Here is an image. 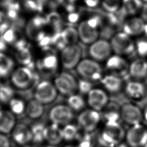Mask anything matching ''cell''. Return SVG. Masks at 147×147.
<instances>
[{"label": "cell", "instance_id": "1", "mask_svg": "<svg viewBox=\"0 0 147 147\" xmlns=\"http://www.w3.org/2000/svg\"><path fill=\"white\" fill-rule=\"evenodd\" d=\"M11 86L21 91L29 90L39 82L37 75L33 68L26 66H20L14 68L9 76Z\"/></svg>", "mask_w": 147, "mask_h": 147}, {"label": "cell", "instance_id": "2", "mask_svg": "<svg viewBox=\"0 0 147 147\" xmlns=\"http://www.w3.org/2000/svg\"><path fill=\"white\" fill-rule=\"evenodd\" d=\"M102 23V19L98 16H92L80 21L77 28L79 40L89 45L97 40Z\"/></svg>", "mask_w": 147, "mask_h": 147}, {"label": "cell", "instance_id": "3", "mask_svg": "<svg viewBox=\"0 0 147 147\" xmlns=\"http://www.w3.org/2000/svg\"><path fill=\"white\" fill-rule=\"evenodd\" d=\"M126 131L119 121L106 122L100 134V141L107 147H116L125 140Z\"/></svg>", "mask_w": 147, "mask_h": 147}, {"label": "cell", "instance_id": "4", "mask_svg": "<svg viewBox=\"0 0 147 147\" xmlns=\"http://www.w3.org/2000/svg\"><path fill=\"white\" fill-rule=\"evenodd\" d=\"M75 69L81 79L91 82H99L104 75L100 63L90 57L82 59Z\"/></svg>", "mask_w": 147, "mask_h": 147}, {"label": "cell", "instance_id": "5", "mask_svg": "<svg viewBox=\"0 0 147 147\" xmlns=\"http://www.w3.org/2000/svg\"><path fill=\"white\" fill-rule=\"evenodd\" d=\"M113 52L123 57L132 55L136 52V42L123 31L115 33L110 41Z\"/></svg>", "mask_w": 147, "mask_h": 147}, {"label": "cell", "instance_id": "6", "mask_svg": "<svg viewBox=\"0 0 147 147\" xmlns=\"http://www.w3.org/2000/svg\"><path fill=\"white\" fill-rule=\"evenodd\" d=\"M58 92L53 83L47 79L39 81L33 92V98L44 105L53 103L57 98Z\"/></svg>", "mask_w": 147, "mask_h": 147}, {"label": "cell", "instance_id": "7", "mask_svg": "<svg viewBox=\"0 0 147 147\" xmlns=\"http://www.w3.org/2000/svg\"><path fill=\"white\" fill-rule=\"evenodd\" d=\"M53 83L58 93L67 97L78 92V80L68 71L57 74Z\"/></svg>", "mask_w": 147, "mask_h": 147}, {"label": "cell", "instance_id": "8", "mask_svg": "<svg viewBox=\"0 0 147 147\" xmlns=\"http://www.w3.org/2000/svg\"><path fill=\"white\" fill-rule=\"evenodd\" d=\"M82 49L77 43L68 45L61 50L60 64L66 71L76 68L82 59Z\"/></svg>", "mask_w": 147, "mask_h": 147}, {"label": "cell", "instance_id": "9", "mask_svg": "<svg viewBox=\"0 0 147 147\" xmlns=\"http://www.w3.org/2000/svg\"><path fill=\"white\" fill-rule=\"evenodd\" d=\"M48 118L51 123L64 126L72 122L74 119V111L65 103H57L48 111Z\"/></svg>", "mask_w": 147, "mask_h": 147}, {"label": "cell", "instance_id": "10", "mask_svg": "<svg viewBox=\"0 0 147 147\" xmlns=\"http://www.w3.org/2000/svg\"><path fill=\"white\" fill-rule=\"evenodd\" d=\"M102 118L100 112L90 108L79 112L76 117L78 127L87 133L94 131L100 124Z\"/></svg>", "mask_w": 147, "mask_h": 147}, {"label": "cell", "instance_id": "11", "mask_svg": "<svg viewBox=\"0 0 147 147\" xmlns=\"http://www.w3.org/2000/svg\"><path fill=\"white\" fill-rule=\"evenodd\" d=\"M125 140L129 147H146L147 127L142 123L130 126L126 131Z\"/></svg>", "mask_w": 147, "mask_h": 147}, {"label": "cell", "instance_id": "12", "mask_svg": "<svg viewBox=\"0 0 147 147\" xmlns=\"http://www.w3.org/2000/svg\"><path fill=\"white\" fill-rule=\"evenodd\" d=\"M120 119L130 126L142 123L144 121L142 110L133 102L123 103L119 107Z\"/></svg>", "mask_w": 147, "mask_h": 147}, {"label": "cell", "instance_id": "13", "mask_svg": "<svg viewBox=\"0 0 147 147\" xmlns=\"http://www.w3.org/2000/svg\"><path fill=\"white\" fill-rule=\"evenodd\" d=\"M86 103L89 108L101 113L109 103L108 93L102 88L94 87L87 95Z\"/></svg>", "mask_w": 147, "mask_h": 147}, {"label": "cell", "instance_id": "14", "mask_svg": "<svg viewBox=\"0 0 147 147\" xmlns=\"http://www.w3.org/2000/svg\"><path fill=\"white\" fill-rule=\"evenodd\" d=\"M113 53L110 41L98 39L90 45L88 54L91 59L98 62L105 61Z\"/></svg>", "mask_w": 147, "mask_h": 147}, {"label": "cell", "instance_id": "15", "mask_svg": "<svg viewBox=\"0 0 147 147\" xmlns=\"http://www.w3.org/2000/svg\"><path fill=\"white\" fill-rule=\"evenodd\" d=\"M123 90L126 95L134 101L144 99L147 94V86L142 80L131 79L126 82Z\"/></svg>", "mask_w": 147, "mask_h": 147}, {"label": "cell", "instance_id": "16", "mask_svg": "<svg viewBox=\"0 0 147 147\" xmlns=\"http://www.w3.org/2000/svg\"><path fill=\"white\" fill-rule=\"evenodd\" d=\"M129 63L125 57L111 55L106 61L105 67L109 73L117 75L122 77L123 75H128Z\"/></svg>", "mask_w": 147, "mask_h": 147}, {"label": "cell", "instance_id": "17", "mask_svg": "<svg viewBox=\"0 0 147 147\" xmlns=\"http://www.w3.org/2000/svg\"><path fill=\"white\" fill-rule=\"evenodd\" d=\"M146 22L141 17H128L122 24V31L131 37H137L145 33Z\"/></svg>", "mask_w": 147, "mask_h": 147}, {"label": "cell", "instance_id": "18", "mask_svg": "<svg viewBox=\"0 0 147 147\" xmlns=\"http://www.w3.org/2000/svg\"><path fill=\"white\" fill-rule=\"evenodd\" d=\"M10 134L13 141L18 146L22 147L32 142L30 126L25 123H17Z\"/></svg>", "mask_w": 147, "mask_h": 147}, {"label": "cell", "instance_id": "19", "mask_svg": "<svg viewBox=\"0 0 147 147\" xmlns=\"http://www.w3.org/2000/svg\"><path fill=\"white\" fill-rule=\"evenodd\" d=\"M59 64L60 60L57 55L53 52H48L37 61L36 66L42 74L51 75L57 71Z\"/></svg>", "mask_w": 147, "mask_h": 147}, {"label": "cell", "instance_id": "20", "mask_svg": "<svg viewBox=\"0 0 147 147\" xmlns=\"http://www.w3.org/2000/svg\"><path fill=\"white\" fill-rule=\"evenodd\" d=\"M104 89L108 94H117L124 87V82L122 77L112 74H104L99 81Z\"/></svg>", "mask_w": 147, "mask_h": 147}, {"label": "cell", "instance_id": "21", "mask_svg": "<svg viewBox=\"0 0 147 147\" xmlns=\"http://www.w3.org/2000/svg\"><path fill=\"white\" fill-rule=\"evenodd\" d=\"M128 75L133 79L144 80L147 78V59L137 57L129 63Z\"/></svg>", "mask_w": 147, "mask_h": 147}, {"label": "cell", "instance_id": "22", "mask_svg": "<svg viewBox=\"0 0 147 147\" xmlns=\"http://www.w3.org/2000/svg\"><path fill=\"white\" fill-rule=\"evenodd\" d=\"M63 140L62 127L56 124L51 123L46 125L45 130V141L48 145L57 146Z\"/></svg>", "mask_w": 147, "mask_h": 147}, {"label": "cell", "instance_id": "23", "mask_svg": "<svg viewBox=\"0 0 147 147\" xmlns=\"http://www.w3.org/2000/svg\"><path fill=\"white\" fill-rule=\"evenodd\" d=\"M16 116L9 110L0 111V133L10 134L16 125Z\"/></svg>", "mask_w": 147, "mask_h": 147}, {"label": "cell", "instance_id": "24", "mask_svg": "<svg viewBox=\"0 0 147 147\" xmlns=\"http://www.w3.org/2000/svg\"><path fill=\"white\" fill-rule=\"evenodd\" d=\"M44 106L33 98L26 102L25 114L29 119L37 120L44 114L45 111Z\"/></svg>", "mask_w": 147, "mask_h": 147}, {"label": "cell", "instance_id": "25", "mask_svg": "<svg viewBox=\"0 0 147 147\" xmlns=\"http://www.w3.org/2000/svg\"><path fill=\"white\" fill-rule=\"evenodd\" d=\"M142 6V0H122L121 10L122 13L128 17L137 16Z\"/></svg>", "mask_w": 147, "mask_h": 147}, {"label": "cell", "instance_id": "26", "mask_svg": "<svg viewBox=\"0 0 147 147\" xmlns=\"http://www.w3.org/2000/svg\"><path fill=\"white\" fill-rule=\"evenodd\" d=\"M14 67V60L3 52H0V79L10 76Z\"/></svg>", "mask_w": 147, "mask_h": 147}, {"label": "cell", "instance_id": "27", "mask_svg": "<svg viewBox=\"0 0 147 147\" xmlns=\"http://www.w3.org/2000/svg\"><path fill=\"white\" fill-rule=\"evenodd\" d=\"M66 104L75 112L82 111L85 109V106L87 105L86 99L83 95L78 92H76L67 97Z\"/></svg>", "mask_w": 147, "mask_h": 147}, {"label": "cell", "instance_id": "28", "mask_svg": "<svg viewBox=\"0 0 147 147\" xmlns=\"http://www.w3.org/2000/svg\"><path fill=\"white\" fill-rule=\"evenodd\" d=\"M60 38L66 46L77 44L79 40L77 29L72 26H68L62 29Z\"/></svg>", "mask_w": 147, "mask_h": 147}, {"label": "cell", "instance_id": "29", "mask_svg": "<svg viewBox=\"0 0 147 147\" xmlns=\"http://www.w3.org/2000/svg\"><path fill=\"white\" fill-rule=\"evenodd\" d=\"M46 125L41 122H35L30 126L32 134V142L41 144L45 141V130Z\"/></svg>", "mask_w": 147, "mask_h": 147}, {"label": "cell", "instance_id": "30", "mask_svg": "<svg viewBox=\"0 0 147 147\" xmlns=\"http://www.w3.org/2000/svg\"><path fill=\"white\" fill-rule=\"evenodd\" d=\"M15 57L16 60L22 66H26L33 68L31 64L32 62V55L29 48L26 46L21 49L16 50Z\"/></svg>", "mask_w": 147, "mask_h": 147}, {"label": "cell", "instance_id": "31", "mask_svg": "<svg viewBox=\"0 0 147 147\" xmlns=\"http://www.w3.org/2000/svg\"><path fill=\"white\" fill-rule=\"evenodd\" d=\"M26 102L23 99L14 96L7 104L9 110L16 117L25 114Z\"/></svg>", "mask_w": 147, "mask_h": 147}, {"label": "cell", "instance_id": "32", "mask_svg": "<svg viewBox=\"0 0 147 147\" xmlns=\"http://www.w3.org/2000/svg\"><path fill=\"white\" fill-rule=\"evenodd\" d=\"M14 95V88L11 84L0 83V104L7 105Z\"/></svg>", "mask_w": 147, "mask_h": 147}, {"label": "cell", "instance_id": "33", "mask_svg": "<svg viewBox=\"0 0 147 147\" xmlns=\"http://www.w3.org/2000/svg\"><path fill=\"white\" fill-rule=\"evenodd\" d=\"M79 127L72 123L62 127L63 140L72 141L75 140L79 134Z\"/></svg>", "mask_w": 147, "mask_h": 147}, {"label": "cell", "instance_id": "34", "mask_svg": "<svg viewBox=\"0 0 147 147\" xmlns=\"http://www.w3.org/2000/svg\"><path fill=\"white\" fill-rule=\"evenodd\" d=\"M100 5L108 13L114 14L121 10L122 0H102Z\"/></svg>", "mask_w": 147, "mask_h": 147}, {"label": "cell", "instance_id": "35", "mask_svg": "<svg viewBox=\"0 0 147 147\" xmlns=\"http://www.w3.org/2000/svg\"><path fill=\"white\" fill-rule=\"evenodd\" d=\"M64 2V0H40V10L48 11L51 13L60 7Z\"/></svg>", "mask_w": 147, "mask_h": 147}, {"label": "cell", "instance_id": "36", "mask_svg": "<svg viewBox=\"0 0 147 147\" xmlns=\"http://www.w3.org/2000/svg\"><path fill=\"white\" fill-rule=\"evenodd\" d=\"M6 44H14L20 39H18L17 32L13 28H9L2 34L1 38Z\"/></svg>", "mask_w": 147, "mask_h": 147}, {"label": "cell", "instance_id": "37", "mask_svg": "<svg viewBox=\"0 0 147 147\" xmlns=\"http://www.w3.org/2000/svg\"><path fill=\"white\" fill-rule=\"evenodd\" d=\"M136 52L138 57L147 59V39L141 38L136 42Z\"/></svg>", "mask_w": 147, "mask_h": 147}, {"label": "cell", "instance_id": "38", "mask_svg": "<svg viewBox=\"0 0 147 147\" xmlns=\"http://www.w3.org/2000/svg\"><path fill=\"white\" fill-rule=\"evenodd\" d=\"M94 88L92 82L88 80L80 79L78 80V92L81 95H87L88 93Z\"/></svg>", "mask_w": 147, "mask_h": 147}, {"label": "cell", "instance_id": "39", "mask_svg": "<svg viewBox=\"0 0 147 147\" xmlns=\"http://www.w3.org/2000/svg\"><path fill=\"white\" fill-rule=\"evenodd\" d=\"M22 5L28 11H34L40 10L39 2L34 0H23Z\"/></svg>", "mask_w": 147, "mask_h": 147}, {"label": "cell", "instance_id": "40", "mask_svg": "<svg viewBox=\"0 0 147 147\" xmlns=\"http://www.w3.org/2000/svg\"><path fill=\"white\" fill-rule=\"evenodd\" d=\"M84 5L89 8H95L100 5L102 0H80Z\"/></svg>", "mask_w": 147, "mask_h": 147}, {"label": "cell", "instance_id": "41", "mask_svg": "<svg viewBox=\"0 0 147 147\" xmlns=\"http://www.w3.org/2000/svg\"><path fill=\"white\" fill-rule=\"evenodd\" d=\"M11 142L7 135L0 133V147H10Z\"/></svg>", "mask_w": 147, "mask_h": 147}, {"label": "cell", "instance_id": "42", "mask_svg": "<svg viewBox=\"0 0 147 147\" xmlns=\"http://www.w3.org/2000/svg\"><path fill=\"white\" fill-rule=\"evenodd\" d=\"M142 112H143L144 121L147 122V105L145 106L144 109L142 110Z\"/></svg>", "mask_w": 147, "mask_h": 147}, {"label": "cell", "instance_id": "43", "mask_svg": "<svg viewBox=\"0 0 147 147\" xmlns=\"http://www.w3.org/2000/svg\"><path fill=\"white\" fill-rule=\"evenodd\" d=\"M5 19V14L2 11H0V25L5 22L4 21Z\"/></svg>", "mask_w": 147, "mask_h": 147}, {"label": "cell", "instance_id": "44", "mask_svg": "<svg viewBox=\"0 0 147 147\" xmlns=\"http://www.w3.org/2000/svg\"><path fill=\"white\" fill-rule=\"evenodd\" d=\"M22 147H36L35 146H33V145H27L26 146H22Z\"/></svg>", "mask_w": 147, "mask_h": 147}, {"label": "cell", "instance_id": "45", "mask_svg": "<svg viewBox=\"0 0 147 147\" xmlns=\"http://www.w3.org/2000/svg\"><path fill=\"white\" fill-rule=\"evenodd\" d=\"M44 147H56V146H53V145H51L48 144L47 145H45Z\"/></svg>", "mask_w": 147, "mask_h": 147}, {"label": "cell", "instance_id": "46", "mask_svg": "<svg viewBox=\"0 0 147 147\" xmlns=\"http://www.w3.org/2000/svg\"><path fill=\"white\" fill-rule=\"evenodd\" d=\"M143 3H147V0H142Z\"/></svg>", "mask_w": 147, "mask_h": 147}, {"label": "cell", "instance_id": "47", "mask_svg": "<svg viewBox=\"0 0 147 147\" xmlns=\"http://www.w3.org/2000/svg\"><path fill=\"white\" fill-rule=\"evenodd\" d=\"M2 110V107H1V104H0V111H1Z\"/></svg>", "mask_w": 147, "mask_h": 147}]
</instances>
